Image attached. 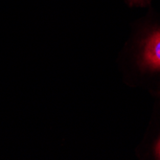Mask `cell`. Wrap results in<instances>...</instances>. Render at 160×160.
Listing matches in <instances>:
<instances>
[{
	"instance_id": "obj_1",
	"label": "cell",
	"mask_w": 160,
	"mask_h": 160,
	"mask_svg": "<svg viewBox=\"0 0 160 160\" xmlns=\"http://www.w3.org/2000/svg\"><path fill=\"white\" fill-rule=\"evenodd\" d=\"M144 64L151 69H160V31H156L147 39L143 50Z\"/></svg>"
},
{
	"instance_id": "obj_3",
	"label": "cell",
	"mask_w": 160,
	"mask_h": 160,
	"mask_svg": "<svg viewBox=\"0 0 160 160\" xmlns=\"http://www.w3.org/2000/svg\"><path fill=\"white\" fill-rule=\"evenodd\" d=\"M133 1H140V0H133Z\"/></svg>"
},
{
	"instance_id": "obj_2",
	"label": "cell",
	"mask_w": 160,
	"mask_h": 160,
	"mask_svg": "<svg viewBox=\"0 0 160 160\" xmlns=\"http://www.w3.org/2000/svg\"><path fill=\"white\" fill-rule=\"evenodd\" d=\"M156 155L160 159V140L158 141V143L156 145Z\"/></svg>"
}]
</instances>
